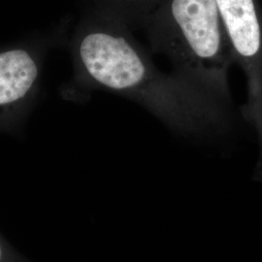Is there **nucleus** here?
<instances>
[{
    "instance_id": "nucleus-2",
    "label": "nucleus",
    "mask_w": 262,
    "mask_h": 262,
    "mask_svg": "<svg viewBox=\"0 0 262 262\" xmlns=\"http://www.w3.org/2000/svg\"><path fill=\"white\" fill-rule=\"evenodd\" d=\"M142 27L173 72L231 102L228 71L234 57L216 0H159Z\"/></svg>"
},
{
    "instance_id": "nucleus-5",
    "label": "nucleus",
    "mask_w": 262,
    "mask_h": 262,
    "mask_svg": "<svg viewBox=\"0 0 262 262\" xmlns=\"http://www.w3.org/2000/svg\"><path fill=\"white\" fill-rule=\"evenodd\" d=\"M102 10L124 20L128 26H142L159 0H101Z\"/></svg>"
},
{
    "instance_id": "nucleus-1",
    "label": "nucleus",
    "mask_w": 262,
    "mask_h": 262,
    "mask_svg": "<svg viewBox=\"0 0 262 262\" xmlns=\"http://www.w3.org/2000/svg\"><path fill=\"white\" fill-rule=\"evenodd\" d=\"M130 28L104 10L80 23L69 39L74 73L64 90L67 96L91 91L119 94L186 136H219L228 130L234 121L231 102L175 72H161Z\"/></svg>"
},
{
    "instance_id": "nucleus-3",
    "label": "nucleus",
    "mask_w": 262,
    "mask_h": 262,
    "mask_svg": "<svg viewBox=\"0 0 262 262\" xmlns=\"http://www.w3.org/2000/svg\"><path fill=\"white\" fill-rule=\"evenodd\" d=\"M62 38L55 32L0 49V131H21L37 102L47 54Z\"/></svg>"
},
{
    "instance_id": "nucleus-4",
    "label": "nucleus",
    "mask_w": 262,
    "mask_h": 262,
    "mask_svg": "<svg viewBox=\"0 0 262 262\" xmlns=\"http://www.w3.org/2000/svg\"><path fill=\"white\" fill-rule=\"evenodd\" d=\"M235 62L247 78L246 121L255 128L262 162V11L257 0H216Z\"/></svg>"
},
{
    "instance_id": "nucleus-6",
    "label": "nucleus",
    "mask_w": 262,
    "mask_h": 262,
    "mask_svg": "<svg viewBox=\"0 0 262 262\" xmlns=\"http://www.w3.org/2000/svg\"><path fill=\"white\" fill-rule=\"evenodd\" d=\"M0 262H32L19 253L0 233Z\"/></svg>"
}]
</instances>
